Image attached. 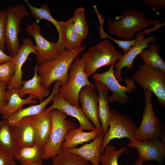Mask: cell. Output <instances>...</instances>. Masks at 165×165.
Instances as JSON below:
<instances>
[{
	"mask_svg": "<svg viewBox=\"0 0 165 165\" xmlns=\"http://www.w3.org/2000/svg\"><path fill=\"white\" fill-rule=\"evenodd\" d=\"M86 48V46L83 45L71 50L65 49L54 59L38 64L37 72L42 85L49 89L52 83L57 81L62 82L61 86L66 85L68 80V72L71 64Z\"/></svg>",
	"mask_w": 165,
	"mask_h": 165,
	"instance_id": "obj_1",
	"label": "cell"
},
{
	"mask_svg": "<svg viewBox=\"0 0 165 165\" xmlns=\"http://www.w3.org/2000/svg\"><path fill=\"white\" fill-rule=\"evenodd\" d=\"M115 20L110 16L107 20V31L119 38L129 40L138 31H143L150 25L159 22L157 19L149 20L143 11L135 9L125 10Z\"/></svg>",
	"mask_w": 165,
	"mask_h": 165,
	"instance_id": "obj_2",
	"label": "cell"
},
{
	"mask_svg": "<svg viewBox=\"0 0 165 165\" xmlns=\"http://www.w3.org/2000/svg\"><path fill=\"white\" fill-rule=\"evenodd\" d=\"M122 55L108 41L105 40L90 48L81 59L88 77L104 66L114 65Z\"/></svg>",
	"mask_w": 165,
	"mask_h": 165,
	"instance_id": "obj_3",
	"label": "cell"
},
{
	"mask_svg": "<svg viewBox=\"0 0 165 165\" xmlns=\"http://www.w3.org/2000/svg\"><path fill=\"white\" fill-rule=\"evenodd\" d=\"M52 128L49 139L43 148L42 158H53L60 152L68 131L76 127L71 120H67V115L57 109L51 110Z\"/></svg>",
	"mask_w": 165,
	"mask_h": 165,
	"instance_id": "obj_4",
	"label": "cell"
},
{
	"mask_svg": "<svg viewBox=\"0 0 165 165\" xmlns=\"http://www.w3.org/2000/svg\"><path fill=\"white\" fill-rule=\"evenodd\" d=\"M68 80L66 84L61 86L59 93L61 97L72 105L79 107V95L84 86H94L88 79L84 70L82 60L77 56L71 64L68 72Z\"/></svg>",
	"mask_w": 165,
	"mask_h": 165,
	"instance_id": "obj_5",
	"label": "cell"
},
{
	"mask_svg": "<svg viewBox=\"0 0 165 165\" xmlns=\"http://www.w3.org/2000/svg\"><path fill=\"white\" fill-rule=\"evenodd\" d=\"M132 77L144 91L148 90L155 94L160 105L165 106V72L144 64L139 66Z\"/></svg>",
	"mask_w": 165,
	"mask_h": 165,
	"instance_id": "obj_6",
	"label": "cell"
},
{
	"mask_svg": "<svg viewBox=\"0 0 165 165\" xmlns=\"http://www.w3.org/2000/svg\"><path fill=\"white\" fill-rule=\"evenodd\" d=\"M145 106L144 109L141 122L137 127L134 139L143 141L162 138V123L155 115L152 101V92L144 90Z\"/></svg>",
	"mask_w": 165,
	"mask_h": 165,
	"instance_id": "obj_7",
	"label": "cell"
},
{
	"mask_svg": "<svg viewBox=\"0 0 165 165\" xmlns=\"http://www.w3.org/2000/svg\"><path fill=\"white\" fill-rule=\"evenodd\" d=\"M114 65H112L107 71L101 73H94L92 77L96 80L104 84L112 91V94L108 97V102L113 103L117 101L123 105H126L129 102L130 97L126 93L133 94L136 86L132 78L125 80L126 86L120 84L115 76Z\"/></svg>",
	"mask_w": 165,
	"mask_h": 165,
	"instance_id": "obj_8",
	"label": "cell"
},
{
	"mask_svg": "<svg viewBox=\"0 0 165 165\" xmlns=\"http://www.w3.org/2000/svg\"><path fill=\"white\" fill-rule=\"evenodd\" d=\"M111 112L109 128L102 141L101 154L105 152L106 145L114 139L127 138L129 141L134 139L138 127L127 115L123 114L115 109H111Z\"/></svg>",
	"mask_w": 165,
	"mask_h": 165,
	"instance_id": "obj_9",
	"label": "cell"
},
{
	"mask_svg": "<svg viewBox=\"0 0 165 165\" xmlns=\"http://www.w3.org/2000/svg\"><path fill=\"white\" fill-rule=\"evenodd\" d=\"M7 18L5 31V43L9 55L15 56L19 48L18 35L22 20L29 15L23 5L9 7L6 9Z\"/></svg>",
	"mask_w": 165,
	"mask_h": 165,
	"instance_id": "obj_10",
	"label": "cell"
},
{
	"mask_svg": "<svg viewBox=\"0 0 165 165\" xmlns=\"http://www.w3.org/2000/svg\"><path fill=\"white\" fill-rule=\"evenodd\" d=\"M159 28L158 26L155 25L151 29H145L136 34L135 44L114 65L116 68L115 76L118 81L122 82L123 80L121 74V69L125 67L128 70H131L134 66L133 61L136 57L145 48L150 46V45H148L149 43L157 41V38L154 35L144 38L145 35L152 31H156Z\"/></svg>",
	"mask_w": 165,
	"mask_h": 165,
	"instance_id": "obj_11",
	"label": "cell"
},
{
	"mask_svg": "<svg viewBox=\"0 0 165 165\" xmlns=\"http://www.w3.org/2000/svg\"><path fill=\"white\" fill-rule=\"evenodd\" d=\"M28 34L32 37L36 46V55L38 64H41L55 58L66 49L64 46L57 42L48 41L41 34V28L35 22L27 25L26 28Z\"/></svg>",
	"mask_w": 165,
	"mask_h": 165,
	"instance_id": "obj_12",
	"label": "cell"
},
{
	"mask_svg": "<svg viewBox=\"0 0 165 165\" xmlns=\"http://www.w3.org/2000/svg\"><path fill=\"white\" fill-rule=\"evenodd\" d=\"M127 146L137 149L138 159L142 163L154 161L161 164L165 158V141L160 138L143 141L133 139Z\"/></svg>",
	"mask_w": 165,
	"mask_h": 165,
	"instance_id": "obj_13",
	"label": "cell"
},
{
	"mask_svg": "<svg viewBox=\"0 0 165 165\" xmlns=\"http://www.w3.org/2000/svg\"><path fill=\"white\" fill-rule=\"evenodd\" d=\"M96 89L95 84L84 87L79 93L78 99L85 115L92 122L100 134L103 132L98 118V94L96 91Z\"/></svg>",
	"mask_w": 165,
	"mask_h": 165,
	"instance_id": "obj_14",
	"label": "cell"
},
{
	"mask_svg": "<svg viewBox=\"0 0 165 165\" xmlns=\"http://www.w3.org/2000/svg\"><path fill=\"white\" fill-rule=\"evenodd\" d=\"M31 53L36 55L35 46L33 45L30 37L25 38L16 55L12 58L14 73L8 85L7 91H11L14 88L19 90L22 87V75L24 73L22 68L29 55Z\"/></svg>",
	"mask_w": 165,
	"mask_h": 165,
	"instance_id": "obj_15",
	"label": "cell"
},
{
	"mask_svg": "<svg viewBox=\"0 0 165 165\" xmlns=\"http://www.w3.org/2000/svg\"><path fill=\"white\" fill-rule=\"evenodd\" d=\"M52 105L45 110L47 112L54 109L59 110L68 115L76 118L79 121V127L82 130L97 131L95 127L87 118L81 108L72 105L65 101L59 92L54 96Z\"/></svg>",
	"mask_w": 165,
	"mask_h": 165,
	"instance_id": "obj_16",
	"label": "cell"
},
{
	"mask_svg": "<svg viewBox=\"0 0 165 165\" xmlns=\"http://www.w3.org/2000/svg\"><path fill=\"white\" fill-rule=\"evenodd\" d=\"M31 117L35 136V144L43 148L50 137L52 123L51 110H45L42 112Z\"/></svg>",
	"mask_w": 165,
	"mask_h": 165,
	"instance_id": "obj_17",
	"label": "cell"
},
{
	"mask_svg": "<svg viewBox=\"0 0 165 165\" xmlns=\"http://www.w3.org/2000/svg\"><path fill=\"white\" fill-rule=\"evenodd\" d=\"M60 33L57 42L68 50L81 46L82 40L74 26L73 17L66 21H59Z\"/></svg>",
	"mask_w": 165,
	"mask_h": 165,
	"instance_id": "obj_18",
	"label": "cell"
},
{
	"mask_svg": "<svg viewBox=\"0 0 165 165\" xmlns=\"http://www.w3.org/2000/svg\"><path fill=\"white\" fill-rule=\"evenodd\" d=\"M104 133L99 134L91 142L79 148L65 149L68 152L77 155L91 162L92 165H100V157Z\"/></svg>",
	"mask_w": 165,
	"mask_h": 165,
	"instance_id": "obj_19",
	"label": "cell"
},
{
	"mask_svg": "<svg viewBox=\"0 0 165 165\" xmlns=\"http://www.w3.org/2000/svg\"><path fill=\"white\" fill-rule=\"evenodd\" d=\"M6 98L8 102L6 105L0 110V113L3 119H7L13 114L23 108V106L27 104L35 105L36 97L29 94L26 99H23L18 94L17 90L14 88L10 91L6 90Z\"/></svg>",
	"mask_w": 165,
	"mask_h": 165,
	"instance_id": "obj_20",
	"label": "cell"
},
{
	"mask_svg": "<svg viewBox=\"0 0 165 165\" xmlns=\"http://www.w3.org/2000/svg\"><path fill=\"white\" fill-rule=\"evenodd\" d=\"M94 81L98 94V118L105 135L108 129L111 117L108 96V93L110 91L103 84L96 80Z\"/></svg>",
	"mask_w": 165,
	"mask_h": 165,
	"instance_id": "obj_21",
	"label": "cell"
},
{
	"mask_svg": "<svg viewBox=\"0 0 165 165\" xmlns=\"http://www.w3.org/2000/svg\"><path fill=\"white\" fill-rule=\"evenodd\" d=\"M12 124L19 148L35 145V134L30 116L24 118Z\"/></svg>",
	"mask_w": 165,
	"mask_h": 165,
	"instance_id": "obj_22",
	"label": "cell"
},
{
	"mask_svg": "<svg viewBox=\"0 0 165 165\" xmlns=\"http://www.w3.org/2000/svg\"><path fill=\"white\" fill-rule=\"evenodd\" d=\"M62 85L59 81L55 82L51 93L43 102L37 105H30L25 108H22L12 115L7 119L11 123H16L22 119L38 114L43 112L46 107L52 101L54 95L59 92V89Z\"/></svg>",
	"mask_w": 165,
	"mask_h": 165,
	"instance_id": "obj_23",
	"label": "cell"
},
{
	"mask_svg": "<svg viewBox=\"0 0 165 165\" xmlns=\"http://www.w3.org/2000/svg\"><path fill=\"white\" fill-rule=\"evenodd\" d=\"M37 64L34 69V74L33 77L28 80H23L21 88L17 90L19 95L21 98L24 97L27 94H32L35 96L39 102L44 100V97H48L50 95L49 89L42 85L41 79L37 72Z\"/></svg>",
	"mask_w": 165,
	"mask_h": 165,
	"instance_id": "obj_24",
	"label": "cell"
},
{
	"mask_svg": "<svg viewBox=\"0 0 165 165\" xmlns=\"http://www.w3.org/2000/svg\"><path fill=\"white\" fill-rule=\"evenodd\" d=\"M0 148L13 156L19 149L13 125L7 119L0 121Z\"/></svg>",
	"mask_w": 165,
	"mask_h": 165,
	"instance_id": "obj_25",
	"label": "cell"
},
{
	"mask_svg": "<svg viewBox=\"0 0 165 165\" xmlns=\"http://www.w3.org/2000/svg\"><path fill=\"white\" fill-rule=\"evenodd\" d=\"M99 134L97 131L85 132L79 127L72 129L67 133L61 148L65 150L75 148L79 144L94 139Z\"/></svg>",
	"mask_w": 165,
	"mask_h": 165,
	"instance_id": "obj_26",
	"label": "cell"
},
{
	"mask_svg": "<svg viewBox=\"0 0 165 165\" xmlns=\"http://www.w3.org/2000/svg\"><path fill=\"white\" fill-rule=\"evenodd\" d=\"M42 154L43 148L35 144L19 148L13 157L21 165H28L30 163L42 165Z\"/></svg>",
	"mask_w": 165,
	"mask_h": 165,
	"instance_id": "obj_27",
	"label": "cell"
},
{
	"mask_svg": "<svg viewBox=\"0 0 165 165\" xmlns=\"http://www.w3.org/2000/svg\"><path fill=\"white\" fill-rule=\"evenodd\" d=\"M160 49L157 44L152 43L148 49L143 50L139 55L145 64L165 72V63L158 53Z\"/></svg>",
	"mask_w": 165,
	"mask_h": 165,
	"instance_id": "obj_28",
	"label": "cell"
},
{
	"mask_svg": "<svg viewBox=\"0 0 165 165\" xmlns=\"http://www.w3.org/2000/svg\"><path fill=\"white\" fill-rule=\"evenodd\" d=\"M52 159V165H89V161L62 148L60 152Z\"/></svg>",
	"mask_w": 165,
	"mask_h": 165,
	"instance_id": "obj_29",
	"label": "cell"
},
{
	"mask_svg": "<svg viewBox=\"0 0 165 165\" xmlns=\"http://www.w3.org/2000/svg\"><path fill=\"white\" fill-rule=\"evenodd\" d=\"M24 1L26 2L29 8L30 13L35 19L38 21L42 20H46L50 21L55 26L58 34H59L60 33L59 21L56 20L52 17L47 4L44 3L40 7L37 8L31 6L28 0H25Z\"/></svg>",
	"mask_w": 165,
	"mask_h": 165,
	"instance_id": "obj_30",
	"label": "cell"
},
{
	"mask_svg": "<svg viewBox=\"0 0 165 165\" xmlns=\"http://www.w3.org/2000/svg\"><path fill=\"white\" fill-rule=\"evenodd\" d=\"M127 148V146H124L116 150L114 146L108 144L105 148V152L100 155V163L102 165H119L118 163L119 157L125 152Z\"/></svg>",
	"mask_w": 165,
	"mask_h": 165,
	"instance_id": "obj_31",
	"label": "cell"
},
{
	"mask_svg": "<svg viewBox=\"0 0 165 165\" xmlns=\"http://www.w3.org/2000/svg\"><path fill=\"white\" fill-rule=\"evenodd\" d=\"M74 26L79 36L83 40L87 36L88 27L85 17L84 9L82 7L77 8L74 11L73 16Z\"/></svg>",
	"mask_w": 165,
	"mask_h": 165,
	"instance_id": "obj_32",
	"label": "cell"
},
{
	"mask_svg": "<svg viewBox=\"0 0 165 165\" xmlns=\"http://www.w3.org/2000/svg\"><path fill=\"white\" fill-rule=\"evenodd\" d=\"M94 10L98 17L100 27L99 29V34L100 37L101 38H108L114 42L118 45L119 48L123 51V55L125 54L130 49L131 46L135 43L136 40L134 39L130 40H117L109 36L105 31L103 28V24L104 20L103 16L99 12L96 6L94 5Z\"/></svg>",
	"mask_w": 165,
	"mask_h": 165,
	"instance_id": "obj_33",
	"label": "cell"
},
{
	"mask_svg": "<svg viewBox=\"0 0 165 165\" xmlns=\"http://www.w3.org/2000/svg\"><path fill=\"white\" fill-rule=\"evenodd\" d=\"M14 73V68L12 60L0 64V81L9 82Z\"/></svg>",
	"mask_w": 165,
	"mask_h": 165,
	"instance_id": "obj_34",
	"label": "cell"
},
{
	"mask_svg": "<svg viewBox=\"0 0 165 165\" xmlns=\"http://www.w3.org/2000/svg\"><path fill=\"white\" fill-rule=\"evenodd\" d=\"M7 18V14L6 9L0 11V48L5 53V31Z\"/></svg>",
	"mask_w": 165,
	"mask_h": 165,
	"instance_id": "obj_35",
	"label": "cell"
},
{
	"mask_svg": "<svg viewBox=\"0 0 165 165\" xmlns=\"http://www.w3.org/2000/svg\"><path fill=\"white\" fill-rule=\"evenodd\" d=\"M13 156L0 148V165H16Z\"/></svg>",
	"mask_w": 165,
	"mask_h": 165,
	"instance_id": "obj_36",
	"label": "cell"
},
{
	"mask_svg": "<svg viewBox=\"0 0 165 165\" xmlns=\"http://www.w3.org/2000/svg\"><path fill=\"white\" fill-rule=\"evenodd\" d=\"M8 84L0 81V110L6 105L8 101L6 98V92Z\"/></svg>",
	"mask_w": 165,
	"mask_h": 165,
	"instance_id": "obj_37",
	"label": "cell"
},
{
	"mask_svg": "<svg viewBox=\"0 0 165 165\" xmlns=\"http://www.w3.org/2000/svg\"><path fill=\"white\" fill-rule=\"evenodd\" d=\"M141 1L147 7L155 6L157 9L165 8V0H142Z\"/></svg>",
	"mask_w": 165,
	"mask_h": 165,
	"instance_id": "obj_38",
	"label": "cell"
},
{
	"mask_svg": "<svg viewBox=\"0 0 165 165\" xmlns=\"http://www.w3.org/2000/svg\"><path fill=\"white\" fill-rule=\"evenodd\" d=\"M12 57L7 55L0 48V64L12 60Z\"/></svg>",
	"mask_w": 165,
	"mask_h": 165,
	"instance_id": "obj_39",
	"label": "cell"
},
{
	"mask_svg": "<svg viewBox=\"0 0 165 165\" xmlns=\"http://www.w3.org/2000/svg\"><path fill=\"white\" fill-rule=\"evenodd\" d=\"M132 165H144L141 161L138 158L134 162ZM148 165H156L155 164H149Z\"/></svg>",
	"mask_w": 165,
	"mask_h": 165,
	"instance_id": "obj_40",
	"label": "cell"
},
{
	"mask_svg": "<svg viewBox=\"0 0 165 165\" xmlns=\"http://www.w3.org/2000/svg\"><path fill=\"white\" fill-rule=\"evenodd\" d=\"M28 165H40L36 164H34L32 163H30L28 164Z\"/></svg>",
	"mask_w": 165,
	"mask_h": 165,
	"instance_id": "obj_41",
	"label": "cell"
}]
</instances>
